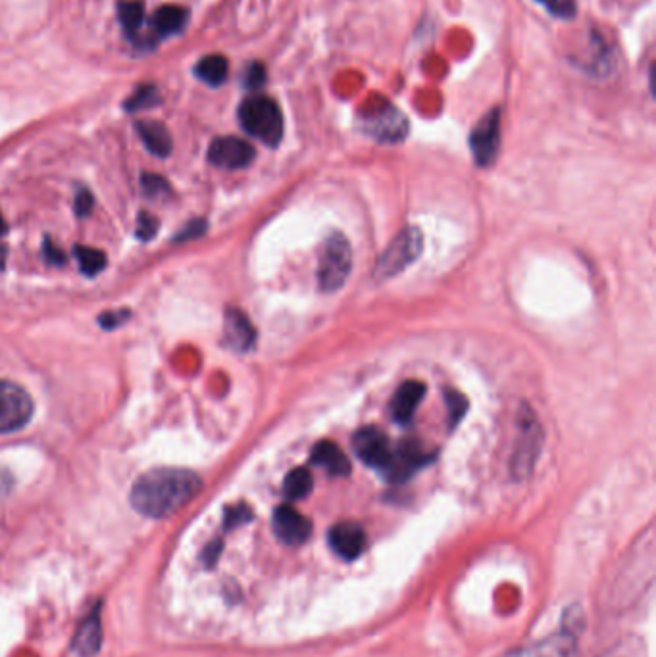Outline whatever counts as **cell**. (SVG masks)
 Segmentation results:
<instances>
[{
    "label": "cell",
    "mask_w": 656,
    "mask_h": 657,
    "mask_svg": "<svg viewBox=\"0 0 656 657\" xmlns=\"http://www.w3.org/2000/svg\"><path fill=\"white\" fill-rule=\"evenodd\" d=\"M145 8L143 2L139 0H127L120 4V20L124 24V29L127 35L135 41V43H151L149 41V33L143 29L145 25Z\"/></svg>",
    "instance_id": "cell-20"
},
{
    "label": "cell",
    "mask_w": 656,
    "mask_h": 657,
    "mask_svg": "<svg viewBox=\"0 0 656 657\" xmlns=\"http://www.w3.org/2000/svg\"><path fill=\"white\" fill-rule=\"evenodd\" d=\"M512 657H578V644L572 634L560 633L524 648Z\"/></svg>",
    "instance_id": "cell-17"
},
{
    "label": "cell",
    "mask_w": 656,
    "mask_h": 657,
    "mask_svg": "<svg viewBox=\"0 0 656 657\" xmlns=\"http://www.w3.org/2000/svg\"><path fill=\"white\" fill-rule=\"evenodd\" d=\"M187 24V12L179 6H162L151 22V39H162L176 35Z\"/></svg>",
    "instance_id": "cell-19"
},
{
    "label": "cell",
    "mask_w": 656,
    "mask_h": 657,
    "mask_svg": "<svg viewBox=\"0 0 656 657\" xmlns=\"http://www.w3.org/2000/svg\"><path fill=\"white\" fill-rule=\"evenodd\" d=\"M202 233H204V223H202L201 219H197V221H193L185 231H181V233L177 235V241L195 239V237H201Z\"/></svg>",
    "instance_id": "cell-34"
},
{
    "label": "cell",
    "mask_w": 656,
    "mask_h": 657,
    "mask_svg": "<svg viewBox=\"0 0 656 657\" xmlns=\"http://www.w3.org/2000/svg\"><path fill=\"white\" fill-rule=\"evenodd\" d=\"M93 210V196L87 191H81L76 198V212L79 216H87Z\"/></svg>",
    "instance_id": "cell-33"
},
{
    "label": "cell",
    "mask_w": 656,
    "mask_h": 657,
    "mask_svg": "<svg viewBox=\"0 0 656 657\" xmlns=\"http://www.w3.org/2000/svg\"><path fill=\"white\" fill-rule=\"evenodd\" d=\"M6 231H8V227H6V221H4L2 214H0V237H2V235H6Z\"/></svg>",
    "instance_id": "cell-37"
},
{
    "label": "cell",
    "mask_w": 656,
    "mask_h": 657,
    "mask_svg": "<svg viewBox=\"0 0 656 657\" xmlns=\"http://www.w3.org/2000/svg\"><path fill=\"white\" fill-rule=\"evenodd\" d=\"M501 145V112H489L470 135V148L480 166H489L499 152Z\"/></svg>",
    "instance_id": "cell-7"
},
{
    "label": "cell",
    "mask_w": 656,
    "mask_h": 657,
    "mask_svg": "<svg viewBox=\"0 0 656 657\" xmlns=\"http://www.w3.org/2000/svg\"><path fill=\"white\" fill-rule=\"evenodd\" d=\"M312 463L326 469L331 477H347L351 473V462L345 452L329 440H322L312 448Z\"/></svg>",
    "instance_id": "cell-16"
},
{
    "label": "cell",
    "mask_w": 656,
    "mask_h": 657,
    "mask_svg": "<svg viewBox=\"0 0 656 657\" xmlns=\"http://www.w3.org/2000/svg\"><path fill=\"white\" fill-rule=\"evenodd\" d=\"M127 316H129V312H126V310H122V312H106V314L101 317V325L104 329L110 331V329L118 327L120 323H124Z\"/></svg>",
    "instance_id": "cell-31"
},
{
    "label": "cell",
    "mask_w": 656,
    "mask_h": 657,
    "mask_svg": "<svg viewBox=\"0 0 656 657\" xmlns=\"http://www.w3.org/2000/svg\"><path fill=\"white\" fill-rule=\"evenodd\" d=\"M539 446H541V431L537 427V421L531 419L524 425L522 437H520V442L514 452V460H512L514 475H518V477L530 475L531 467L539 456Z\"/></svg>",
    "instance_id": "cell-13"
},
{
    "label": "cell",
    "mask_w": 656,
    "mask_h": 657,
    "mask_svg": "<svg viewBox=\"0 0 656 657\" xmlns=\"http://www.w3.org/2000/svg\"><path fill=\"white\" fill-rule=\"evenodd\" d=\"M428 463V454L416 442H403L393 450L383 473L393 483H403Z\"/></svg>",
    "instance_id": "cell-10"
},
{
    "label": "cell",
    "mask_w": 656,
    "mask_h": 657,
    "mask_svg": "<svg viewBox=\"0 0 656 657\" xmlns=\"http://www.w3.org/2000/svg\"><path fill=\"white\" fill-rule=\"evenodd\" d=\"M195 72L204 83H208L212 87H218L228 79V60L224 56H218V54L204 56L201 62L197 64Z\"/></svg>",
    "instance_id": "cell-22"
},
{
    "label": "cell",
    "mask_w": 656,
    "mask_h": 657,
    "mask_svg": "<svg viewBox=\"0 0 656 657\" xmlns=\"http://www.w3.org/2000/svg\"><path fill=\"white\" fill-rule=\"evenodd\" d=\"M447 404H449V414H451V425L455 427L460 423V419L466 414L468 410V400L456 392V390H449L447 392Z\"/></svg>",
    "instance_id": "cell-26"
},
{
    "label": "cell",
    "mask_w": 656,
    "mask_h": 657,
    "mask_svg": "<svg viewBox=\"0 0 656 657\" xmlns=\"http://www.w3.org/2000/svg\"><path fill=\"white\" fill-rule=\"evenodd\" d=\"M251 517V511L247 510L245 506H239L235 510H231L228 513V525H235L239 521H247Z\"/></svg>",
    "instance_id": "cell-35"
},
{
    "label": "cell",
    "mask_w": 656,
    "mask_h": 657,
    "mask_svg": "<svg viewBox=\"0 0 656 657\" xmlns=\"http://www.w3.org/2000/svg\"><path fill=\"white\" fill-rule=\"evenodd\" d=\"M422 233L414 227L404 229L403 233L389 244V248L383 252L376 266V277L389 279L393 275H399L406 266H410L422 252Z\"/></svg>",
    "instance_id": "cell-4"
},
{
    "label": "cell",
    "mask_w": 656,
    "mask_h": 657,
    "mask_svg": "<svg viewBox=\"0 0 656 657\" xmlns=\"http://www.w3.org/2000/svg\"><path fill=\"white\" fill-rule=\"evenodd\" d=\"M364 131L379 141L395 143L404 139L408 123L395 106L385 102L383 106H374L370 112L364 114Z\"/></svg>",
    "instance_id": "cell-6"
},
{
    "label": "cell",
    "mask_w": 656,
    "mask_h": 657,
    "mask_svg": "<svg viewBox=\"0 0 656 657\" xmlns=\"http://www.w3.org/2000/svg\"><path fill=\"white\" fill-rule=\"evenodd\" d=\"M254 154L253 146L247 141L237 137H220L210 145L208 160L224 170H241L253 162Z\"/></svg>",
    "instance_id": "cell-9"
},
{
    "label": "cell",
    "mask_w": 656,
    "mask_h": 657,
    "mask_svg": "<svg viewBox=\"0 0 656 657\" xmlns=\"http://www.w3.org/2000/svg\"><path fill=\"white\" fill-rule=\"evenodd\" d=\"M102 642V623L101 611L99 608L93 609L89 617L81 621L77 627L76 636H74V652L79 657H93L99 654Z\"/></svg>",
    "instance_id": "cell-15"
},
{
    "label": "cell",
    "mask_w": 656,
    "mask_h": 657,
    "mask_svg": "<svg viewBox=\"0 0 656 657\" xmlns=\"http://www.w3.org/2000/svg\"><path fill=\"white\" fill-rule=\"evenodd\" d=\"M426 394V387L420 381H406L404 385L399 387L397 394L391 400V415L397 423L406 425L412 421V417L416 414L422 398Z\"/></svg>",
    "instance_id": "cell-14"
},
{
    "label": "cell",
    "mask_w": 656,
    "mask_h": 657,
    "mask_svg": "<svg viewBox=\"0 0 656 657\" xmlns=\"http://www.w3.org/2000/svg\"><path fill=\"white\" fill-rule=\"evenodd\" d=\"M158 231V219L151 216L149 212L139 214V223H137V237L141 241H149Z\"/></svg>",
    "instance_id": "cell-28"
},
{
    "label": "cell",
    "mask_w": 656,
    "mask_h": 657,
    "mask_svg": "<svg viewBox=\"0 0 656 657\" xmlns=\"http://www.w3.org/2000/svg\"><path fill=\"white\" fill-rule=\"evenodd\" d=\"M351 268H353L351 244L341 233L331 235L322 248L320 269H318V281L322 291H339L349 279Z\"/></svg>",
    "instance_id": "cell-3"
},
{
    "label": "cell",
    "mask_w": 656,
    "mask_h": 657,
    "mask_svg": "<svg viewBox=\"0 0 656 657\" xmlns=\"http://www.w3.org/2000/svg\"><path fill=\"white\" fill-rule=\"evenodd\" d=\"M537 2L543 4L556 18H564V20L574 18L578 12V6L574 0H537Z\"/></svg>",
    "instance_id": "cell-25"
},
{
    "label": "cell",
    "mask_w": 656,
    "mask_h": 657,
    "mask_svg": "<svg viewBox=\"0 0 656 657\" xmlns=\"http://www.w3.org/2000/svg\"><path fill=\"white\" fill-rule=\"evenodd\" d=\"M143 189H145V195L152 196V198L154 196L164 195V193H170L168 183L164 179L156 177V175H151V173H147L143 177Z\"/></svg>",
    "instance_id": "cell-29"
},
{
    "label": "cell",
    "mask_w": 656,
    "mask_h": 657,
    "mask_svg": "<svg viewBox=\"0 0 656 657\" xmlns=\"http://www.w3.org/2000/svg\"><path fill=\"white\" fill-rule=\"evenodd\" d=\"M312 487H314V479H312V473L304 467H297L293 469L287 477H285V483H283V494L289 498V500H303L306 498L310 492H312Z\"/></svg>",
    "instance_id": "cell-23"
},
{
    "label": "cell",
    "mask_w": 656,
    "mask_h": 657,
    "mask_svg": "<svg viewBox=\"0 0 656 657\" xmlns=\"http://www.w3.org/2000/svg\"><path fill=\"white\" fill-rule=\"evenodd\" d=\"M137 131H139L143 143L151 150L152 154H156L160 158H166L172 152V137H170L168 129L162 123L151 122V120L139 122L137 123Z\"/></svg>",
    "instance_id": "cell-21"
},
{
    "label": "cell",
    "mask_w": 656,
    "mask_h": 657,
    "mask_svg": "<svg viewBox=\"0 0 656 657\" xmlns=\"http://www.w3.org/2000/svg\"><path fill=\"white\" fill-rule=\"evenodd\" d=\"M33 415V400L16 383L0 381V433H14L26 427Z\"/></svg>",
    "instance_id": "cell-5"
},
{
    "label": "cell",
    "mask_w": 656,
    "mask_h": 657,
    "mask_svg": "<svg viewBox=\"0 0 656 657\" xmlns=\"http://www.w3.org/2000/svg\"><path fill=\"white\" fill-rule=\"evenodd\" d=\"M154 102H158V95L152 87H141L131 100L127 102V110H139V108H147Z\"/></svg>",
    "instance_id": "cell-27"
},
{
    "label": "cell",
    "mask_w": 656,
    "mask_h": 657,
    "mask_svg": "<svg viewBox=\"0 0 656 657\" xmlns=\"http://www.w3.org/2000/svg\"><path fill=\"white\" fill-rule=\"evenodd\" d=\"M274 533L287 546H301L312 535V523L291 506H279L274 513Z\"/></svg>",
    "instance_id": "cell-11"
},
{
    "label": "cell",
    "mask_w": 656,
    "mask_h": 657,
    "mask_svg": "<svg viewBox=\"0 0 656 657\" xmlns=\"http://www.w3.org/2000/svg\"><path fill=\"white\" fill-rule=\"evenodd\" d=\"M239 122L249 135L264 145L276 146L283 139V114L278 102L270 97L254 95L247 98L239 108Z\"/></svg>",
    "instance_id": "cell-2"
},
{
    "label": "cell",
    "mask_w": 656,
    "mask_h": 657,
    "mask_svg": "<svg viewBox=\"0 0 656 657\" xmlns=\"http://www.w3.org/2000/svg\"><path fill=\"white\" fill-rule=\"evenodd\" d=\"M45 256H47L49 264H54V266H62V264H66V256H64V252H62L58 246H54L52 241H45Z\"/></svg>",
    "instance_id": "cell-32"
},
{
    "label": "cell",
    "mask_w": 656,
    "mask_h": 657,
    "mask_svg": "<svg viewBox=\"0 0 656 657\" xmlns=\"http://www.w3.org/2000/svg\"><path fill=\"white\" fill-rule=\"evenodd\" d=\"M77 262H79V269L87 275V277H95L99 275L104 266H106V256L102 254V250L91 248V246H76Z\"/></svg>",
    "instance_id": "cell-24"
},
{
    "label": "cell",
    "mask_w": 656,
    "mask_h": 657,
    "mask_svg": "<svg viewBox=\"0 0 656 657\" xmlns=\"http://www.w3.org/2000/svg\"><path fill=\"white\" fill-rule=\"evenodd\" d=\"M6 258H8V250L4 246H0V271L6 266Z\"/></svg>",
    "instance_id": "cell-36"
},
{
    "label": "cell",
    "mask_w": 656,
    "mask_h": 657,
    "mask_svg": "<svg viewBox=\"0 0 656 657\" xmlns=\"http://www.w3.org/2000/svg\"><path fill=\"white\" fill-rule=\"evenodd\" d=\"M256 333L254 327L249 321V317L245 316L239 310H229L226 316V342L233 350L245 352L249 350L254 344Z\"/></svg>",
    "instance_id": "cell-18"
},
{
    "label": "cell",
    "mask_w": 656,
    "mask_h": 657,
    "mask_svg": "<svg viewBox=\"0 0 656 657\" xmlns=\"http://www.w3.org/2000/svg\"><path fill=\"white\" fill-rule=\"evenodd\" d=\"M354 452L356 456L370 467L385 469V465L391 460L393 446L387 435L379 431L378 427H364L360 429L353 438Z\"/></svg>",
    "instance_id": "cell-8"
},
{
    "label": "cell",
    "mask_w": 656,
    "mask_h": 657,
    "mask_svg": "<svg viewBox=\"0 0 656 657\" xmlns=\"http://www.w3.org/2000/svg\"><path fill=\"white\" fill-rule=\"evenodd\" d=\"M201 488V477L193 471L156 467L135 481L131 488V504L145 517L166 519L185 508Z\"/></svg>",
    "instance_id": "cell-1"
},
{
    "label": "cell",
    "mask_w": 656,
    "mask_h": 657,
    "mask_svg": "<svg viewBox=\"0 0 656 657\" xmlns=\"http://www.w3.org/2000/svg\"><path fill=\"white\" fill-rule=\"evenodd\" d=\"M329 546L333 548V552L339 558L349 561L356 560L366 548V533L358 523H353V521L337 523L329 531Z\"/></svg>",
    "instance_id": "cell-12"
},
{
    "label": "cell",
    "mask_w": 656,
    "mask_h": 657,
    "mask_svg": "<svg viewBox=\"0 0 656 657\" xmlns=\"http://www.w3.org/2000/svg\"><path fill=\"white\" fill-rule=\"evenodd\" d=\"M266 81V70L260 64H253L247 72V87L249 89H258Z\"/></svg>",
    "instance_id": "cell-30"
}]
</instances>
